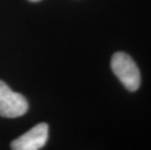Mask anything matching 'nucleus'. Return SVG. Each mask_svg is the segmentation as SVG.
Wrapping results in <instances>:
<instances>
[{"mask_svg": "<svg viewBox=\"0 0 151 150\" xmlns=\"http://www.w3.org/2000/svg\"><path fill=\"white\" fill-rule=\"evenodd\" d=\"M111 68L124 87L136 92L140 86V72L134 60L124 52L115 53L111 59Z\"/></svg>", "mask_w": 151, "mask_h": 150, "instance_id": "f257e3e1", "label": "nucleus"}, {"mask_svg": "<svg viewBox=\"0 0 151 150\" xmlns=\"http://www.w3.org/2000/svg\"><path fill=\"white\" fill-rule=\"evenodd\" d=\"M28 109L27 100L24 95L12 91L0 80V116L16 118L24 115Z\"/></svg>", "mask_w": 151, "mask_h": 150, "instance_id": "f03ea898", "label": "nucleus"}, {"mask_svg": "<svg viewBox=\"0 0 151 150\" xmlns=\"http://www.w3.org/2000/svg\"><path fill=\"white\" fill-rule=\"evenodd\" d=\"M47 139L48 125L46 123H40L16 139L11 143V148L14 150H38L46 144Z\"/></svg>", "mask_w": 151, "mask_h": 150, "instance_id": "7ed1b4c3", "label": "nucleus"}, {"mask_svg": "<svg viewBox=\"0 0 151 150\" xmlns=\"http://www.w3.org/2000/svg\"><path fill=\"white\" fill-rule=\"evenodd\" d=\"M31 2H37V1H40V0H29Z\"/></svg>", "mask_w": 151, "mask_h": 150, "instance_id": "20e7f679", "label": "nucleus"}]
</instances>
